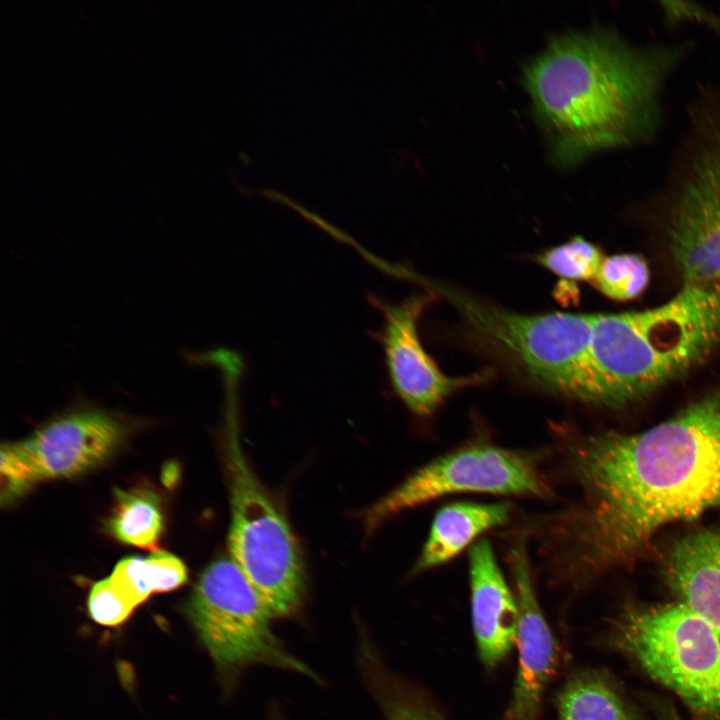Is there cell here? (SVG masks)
<instances>
[{
    "instance_id": "1",
    "label": "cell",
    "mask_w": 720,
    "mask_h": 720,
    "mask_svg": "<svg viewBox=\"0 0 720 720\" xmlns=\"http://www.w3.org/2000/svg\"><path fill=\"white\" fill-rule=\"evenodd\" d=\"M565 462L583 499L554 520L553 554L561 580L577 585L662 526L720 506V383L646 431L576 440Z\"/></svg>"
},
{
    "instance_id": "2",
    "label": "cell",
    "mask_w": 720,
    "mask_h": 720,
    "mask_svg": "<svg viewBox=\"0 0 720 720\" xmlns=\"http://www.w3.org/2000/svg\"><path fill=\"white\" fill-rule=\"evenodd\" d=\"M681 50L633 45L606 31L552 41L528 65L525 83L558 158L575 162L654 136L664 82Z\"/></svg>"
},
{
    "instance_id": "3",
    "label": "cell",
    "mask_w": 720,
    "mask_h": 720,
    "mask_svg": "<svg viewBox=\"0 0 720 720\" xmlns=\"http://www.w3.org/2000/svg\"><path fill=\"white\" fill-rule=\"evenodd\" d=\"M720 350V284L684 283L655 307L594 314L592 404L615 406L686 375Z\"/></svg>"
},
{
    "instance_id": "4",
    "label": "cell",
    "mask_w": 720,
    "mask_h": 720,
    "mask_svg": "<svg viewBox=\"0 0 720 720\" xmlns=\"http://www.w3.org/2000/svg\"><path fill=\"white\" fill-rule=\"evenodd\" d=\"M460 313L471 335L536 387L592 404L590 342L594 314H521L429 285Z\"/></svg>"
},
{
    "instance_id": "5",
    "label": "cell",
    "mask_w": 720,
    "mask_h": 720,
    "mask_svg": "<svg viewBox=\"0 0 720 720\" xmlns=\"http://www.w3.org/2000/svg\"><path fill=\"white\" fill-rule=\"evenodd\" d=\"M610 641L701 720H720V635L681 602L624 612Z\"/></svg>"
},
{
    "instance_id": "6",
    "label": "cell",
    "mask_w": 720,
    "mask_h": 720,
    "mask_svg": "<svg viewBox=\"0 0 720 720\" xmlns=\"http://www.w3.org/2000/svg\"><path fill=\"white\" fill-rule=\"evenodd\" d=\"M231 559L272 616H287L301 605L305 571L299 545L283 514L254 475L232 437L229 454Z\"/></svg>"
},
{
    "instance_id": "7",
    "label": "cell",
    "mask_w": 720,
    "mask_h": 720,
    "mask_svg": "<svg viewBox=\"0 0 720 720\" xmlns=\"http://www.w3.org/2000/svg\"><path fill=\"white\" fill-rule=\"evenodd\" d=\"M186 611L223 674L232 677L252 665L263 664L315 677L275 635L270 624L272 616L232 559L216 560L203 571Z\"/></svg>"
},
{
    "instance_id": "8",
    "label": "cell",
    "mask_w": 720,
    "mask_h": 720,
    "mask_svg": "<svg viewBox=\"0 0 720 720\" xmlns=\"http://www.w3.org/2000/svg\"><path fill=\"white\" fill-rule=\"evenodd\" d=\"M545 497L549 487L536 458L488 443H471L410 475L366 514L369 529L406 509L455 493Z\"/></svg>"
},
{
    "instance_id": "9",
    "label": "cell",
    "mask_w": 720,
    "mask_h": 720,
    "mask_svg": "<svg viewBox=\"0 0 720 720\" xmlns=\"http://www.w3.org/2000/svg\"><path fill=\"white\" fill-rule=\"evenodd\" d=\"M695 144L670 183V248L685 283L720 284V162Z\"/></svg>"
},
{
    "instance_id": "10",
    "label": "cell",
    "mask_w": 720,
    "mask_h": 720,
    "mask_svg": "<svg viewBox=\"0 0 720 720\" xmlns=\"http://www.w3.org/2000/svg\"><path fill=\"white\" fill-rule=\"evenodd\" d=\"M383 315L378 338L383 346L385 364L391 385L415 415L431 416L452 394L487 378L478 373L464 377L444 374L423 347L418 334V321L430 295L411 296L391 304L371 298Z\"/></svg>"
},
{
    "instance_id": "11",
    "label": "cell",
    "mask_w": 720,
    "mask_h": 720,
    "mask_svg": "<svg viewBox=\"0 0 720 720\" xmlns=\"http://www.w3.org/2000/svg\"><path fill=\"white\" fill-rule=\"evenodd\" d=\"M508 564L519 609L518 665L504 720H538L544 691L557 670L558 646L539 605L522 538L510 548Z\"/></svg>"
},
{
    "instance_id": "12",
    "label": "cell",
    "mask_w": 720,
    "mask_h": 720,
    "mask_svg": "<svg viewBox=\"0 0 720 720\" xmlns=\"http://www.w3.org/2000/svg\"><path fill=\"white\" fill-rule=\"evenodd\" d=\"M124 436L125 426L114 414L81 408L50 420L21 442L44 480L95 468L117 451Z\"/></svg>"
},
{
    "instance_id": "13",
    "label": "cell",
    "mask_w": 720,
    "mask_h": 720,
    "mask_svg": "<svg viewBox=\"0 0 720 720\" xmlns=\"http://www.w3.org/2000/svg\"><path fill=\"white\" fill-rule=\"evenodd\" d=\"M471 616L478 654L487 667L501 663L516 645L519 609L487 539L468 554Z\"/></svg>"
},
{
    "instance_id": "14",
    "label": "cell",
    "mask_w": 720,
    "mask_h": 720,
    "mask_svg": "<svg viewBox=\"0 0 720 720\" xmlns=\"http://www.w3.org/2000/svg\"><path fill=\"white\" fill-rule=\"evenodd\" d=\"M666 577L680 602L720 635V530H701L672 547Z\"/></svg>"
},
{
    "instance_id": "15",
    "label": "cell",
    "mask_w": 720,
    "mask_h": 720,
    "mask_svg": "<svg viewBox=\"0 0 720 720\" xmlns=\"http://www.w3.org/2000/svg\"><path fill=\"white\" fill-rule=\"evenodd\" d=\"M510 513L508 502H456L443 506L434 516L411 573L419 574L450 561L486 531L506 524Z\"/></svg>"
},
{
    "instance_id": "16",
    "label": "cell",
    "mask_w": 720,
    "mask_h": 720,
    "mask_svg": "<svg viewBox=\"0 0 720 720\" xmlns=\"http://www.w3.org/2000/svg\"><path fill=\"white\" fill-rule=\"evenodd\" d=\"M360 640L361 672L385 720H444L421 690L387 668L366 634Z\"/></svg>"
},
{
    "instance_id": "17",
    "label": "cell",
    "mask_w": 720,
    "mask_h": 720,
    "mask_svg": "<svg viewBox=\"0 0 720 720\" xmlns=\"http://www.w3.org/2000/svg\"><path fill=\"white\" fill-rule=\"evenodd\" d=\"M555 704L560 720H639L616 684L598 670L572 674Z\"/></svg>"
},
{
    "instance_id": "18",
    "label": "cell",
    "mask_w": 720,
    "mask_h": 720,
    "mask_svg": "<svg viewBox=\"0 0 720 720\" xmlns=\"http://www.w3.org/2000/svg\"><path fill=\"white\" fill-rule=\"evenodd\" d=\"M187 577V569L179 558L165 551H154L146 557H128L119 561L109 578L137 607L152 594L179 588Z\"/></svg>"
},
{
    "instance_id": "19",
    "label": "cell",
    "mask_w": 720,
    "mask_h": 720,
    "mask_svg": "<svg viewBox=\"0 0 720 720\" xmlns=\"http://www.w3.org/2000/svg\"><path fill=\"white\" fill-rule=\"evenodd\" d=\"M115 499L108 520L110 533L125 544L153 548L163 530L158 495L146 488H133L117 490Z\"/></svg>"
},
{
    "instance_id": "20",
    "label": "cell",
    "mask_w": 720,
    "mask_h": 720,
    "mask_svg": "<svg viewBox=\"0 0 720 720\" xmlns=\"http://www.w3.org/2000/svg\"><path fill=\"white\" fill-rule=\"evenodd\" d=\"M593 281L607 297L619 301L631 300L648 285V264L642 256L633 253L604 257Z\"/></svg>"
},
{
    "instance_id": "21",
    "label": "cell",
    "mask_w": 720,
    "mask_h": 720,
    "mask_svg": "<svg viewBox=\"0 0 720 720\" xmlns=\"http://www.w3.org/2000/svg\"><path fill=\"white\" fill-rule=\"evenodd\" d=\"M603 259L601 250L581 237L547 249L536 258L540 265L567 280H594Z\"/></svg>"
},
{
    "instance_id": "22",
    "label": "cell",
    "mask_w": 720,
    "mask_h": 720,
    "mask_svg": "<svg viewBox=\"0 0 720 720\" xmlns=\"http://www.w3.org/2000/svg\"><path fill=\"white\" fill-rule=\"evenodd\" d=\"M1 502L11 503L33 484L42 480L22 442L1 448Z\"/></svg>"
},
{
    "instance_id": "23",
    "label": "cell",
    "mask_w": 720,
    "mask_h": 720,
    "mask_svg": "<svg viewBox=\"0 0 720 720\" xmlns=\"http://www.w3.org/2000/svg\"><path fill=\"white\" fill-rule=\"evenodd\" d=\"M87 605L94 622L106 627L121 625L136 609V606L115 588L109 577L94 583Z\"/></svg>"
},
{
    "instance_id": "24",
    "label": "cell",
    "mask_w": 720,
    "mask_h": 720,
    "mask_svg": "<svg viewBox=\"0 0 720 720\" xmlns=\"http://www.w3.org/2000/svg\"><path fill=\"white\" fill-rule=\"evenodd\" d=\"M658 720H682L673 707L668 705H659L657 708Z\"/></svg>"
},
{
    "instance_id": "25",
    "label": "cell",
    "mask_w": 720,
    "mask_h": 720,
    "mask_svg": "<svg viewBox=\"0 0 720 720\" xmlns=\"http://www.w3.org/2000/svg\"><path fill=\"white\" fill-rule=\"evenodd\" d=\"M270 720H276V719H270Z\"/></svg>"
}]
</instances>
